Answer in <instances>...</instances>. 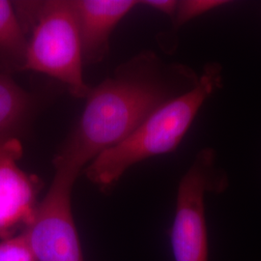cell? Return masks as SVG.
I'll list each match as a JSON object with an SVG mask.
<instances>
[{
	"label": "cell",
	"instance_id": "7",
	"mask_svg": "<svg viewBox=\"0 0 261 261\" xmlns=\"http://www.w3.org/2000/svg\"><path fill=\"white\" fill-rule=\"evenodd\" d=\"M84 62L103 60L113 29L139 5L134 0H72Z\"/></svg>",
	"mask_w": 261,
	"mask_h": 261
},
{
	"label": "cell",
	"instance_id": "12",
	"mask_svg": "<svg viewBox=\"0 0 261 261\" xmlns=\"http://www.w3.org/2000/svg\"><path fill=\"white\" fill-rule=\"evenodd\" d=\"M178 1L175 0H145V1H139L140 5L149 7L151 9L156 10L161 12L171 19L173 18L176 7H177Z\"/></svg>",
	"mask_w": 261,
	"mask_h": 261
},
{
	"label": "cell",
	"instance_id": "4",
	"mask_svg": "<svg viewBox=\"0 0 261 261\" xmlns=\"http://www.w3.org/2000/svg\"><path fill=\"white\" fill-rule=\"evenodd\" d=\"M229 185L212 148L201 149L182 176L177 189L171 247L175 261H209L205 198Z\"/></svg>",
	"mask_w": 261,
	"mask_h": 261
},
{
	"label": "cell",
	"instance_id": "8",
	"mask_svg": "<svg viewBox=\"0 0 261 261\" xmlns=\"http://www.w3.org/2000/svg\"><path fill=\"white\" fill-rule=\"evenodd\" d=\"M28 41L14 3L0 0V70L9 75L24 71Z\"/></svg>",
	"mask_w": 261,
	"mask_h": 261
},
{
	"label": "cell",
	"instance_id": "9",
	"mask_svg": "<svg viewBox=\"0 0 261 261\" xmlns=\"http://www.w3.org/2000/svg\"><path fill=\"white\" fill-rule=\"evenodd\" d=\"M32 111L31 96L9 75L0 72V138L15 137Z\"/></svg>",
	"mask_w": 261,
	"mask_h": 261
},
{
	"label": "cell",
	"instance_id": "11",
	"mask_svg": "<svg viewBox=\"0 0 261 261\" xmlns=\"http://www.w3.org/2000/svg\"><path fill=\"white\" fill-rule=\"evenodd\" d=\"M0 261H38L23 231L0 242Z\"/></svg>",
	"mask_w": 261,
	"mask_h": 261
},
{
	"label": "cell",
	"instance_id": "6",
	"mask_svg": "<svg viewBox=\"0 0 261 261\" xmlns=\"http://www.w3.org/2000/svg\"><path fill=\"white\" fill-rule=\"evenodd\" d=\"M22 144L16 137L0 138V238L14 236L33 221L42 182L37 175L25 172L18 163Z\"/></svg>",
	"mask_w": 261,
	"mask_h": 261
},
{
	"label": "cell",
	"instance_id": "2",
	"mask_svg": "<svg viewBox=\"0 0 261 261\" xmlns=\"http://www.w3.org/2000/svg\"><path fill=\"white\" fill-rule=\"evenodd\" d=\"M222 85L223 67L208 63L194 88L162 105L125 140L95 157L84 168L86 177L106 190L136 164L174 151L206 101Z\"/></svg>",
	"mask_w": 261,
	"mask_h": 261
},
{
	"label": "cell",
	"instance_id": "1",
	"mask_svg": "<svg viewBox=\"0 0 261 261\" xmlns=\"http://www.w3.org/2000/svg\"><path fill=\"white\" fill-rule=\"evenodd\" d=\"M199 75L186 65L166 63L143 51L90 90L83 115L54 163L83 170L118 144L162 105L196 86Z\"/></svg>",
	"mask_w": 261,
	"mask_h": 261
},
{
	"label": "cell",
	"instance_id": "10",
	"mask_svg": "<svg viewBox=\"0 0 261 261\" xmlns=\"http://www.w3.org/2000/svg\"><path fill=\"white\" fill-rule=\"evenodd\" d=\"M227 1L222 0H184L178 1L175 14L172 18L174 28H180L192 19L200 17L219 7Z\"/></svg>",
	"mask_w": 261,
	"mask_h": 261
},
{
	"label": "cell",
	"instance_id": "5",
	"mask_svg": "<svg viewBox=\"0 0 261 261\" xmlns=\"http://www.w3.org/2000/svg\"><path fill=\"white\" fill-rule=\"evenodd\" d=\"M56 174L33 221L23 232L38 261H84L72 211V193L82 170L54 163Z\"/></svg>",
	"mask_w": 261,
	"mask_h": 261
},
{
	"label": "cell",
	"instance_id": "3",
	"mask_svg": "<svg viewBox=\"0 0 261 261\" xmlns=\"http://www.w3.org/2000/svg\"><path fill=\"white\" fill-rule=\"evenodd\" d=\"M28 39L24 71L49 75L65 84L76 98H86L90 88L84 77V55L71 1L13 2Z\"/></svg>",
	"mask_w": 261,
	"mask_h": 261
}]
</instances>
